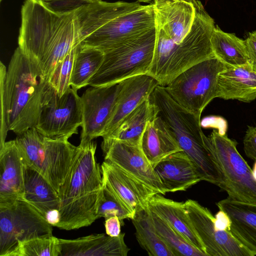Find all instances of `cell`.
Segmentation results:
<instances>
[{
	"label": "cell",
	"mask_w": 256,
	"mask_h": 256,
	"mask_svg": "<svg viewBox=\"0 0 256 256\" xmlns=\"http://www.w3.org/2000/svg\"><path fill=\"white\" fill-rule=\"evenodd\" d=\"M155 44L148 74L166 86L192 66L214 56V19L199 0H154Z\"/></svg>",
	"instance_id": "1"
},
{
	"label": "cell",
	"mask_w": 256,
	"mask_h": 256,
	"mask_svg": "<svg viewBox=\"0 0 256 256\" xmlns=\"http://www.w3.org/2000/svg\"><path fill=\"white\" fill-rule=\"evenodd\" d=\"M18 47L48 80L56 65L80 43L74 12H60L46 0H25Z\"/></svg>",
	"instance_id": "2"
},
{
	"label": "cell",
	"mask_w": 256,
	"mask_h": 256,
	"mask_svg": "<svg viewBox=\"0 0 256 256\" xmlns=\"http://www.w3.org/2000/svg\"><path fill=\"white\" fill-rule=\"evenodd\" d=\"M74 12L81 45L104 52L155 27L152 4L93 0Z\"/></svg>",
	"instance_id": "3"
},
{
	"label": "cell",
	"mask_w": 256,
	"mask_h": 256,
	"mask_svg": "<svg viewBox=\"0 0 256 256\" xmlns=\"http://www.w3.org/2000/svg\"><path fill=\"white\" fill-rule=\"evenodd\" d=\"M96 144L78 146L74 162L58 195L60 221L57 228L70 230L91 225L98 219L97 211L103 187L101 166L96 162Z\"/></svg>",
	"instance_id": "4"
},
{
	"label": "cell",
	"mask_w": 256,
	"mask_h": 256,
	"mask_svg": "<svg viewBox=\"0 0 256 256\" xmlns=\"http://www.w3.org/2000/svg\"><path fill=\"white\" fill-rule=\"evenodd\" d=\"M48 82L18 46L10 60L4 82L8 128L19 134L36 127Z\"/></svg>",
	"instance_id": "5"
},
{
	"label": "cell",
	"mask_w": 256,
	"mask_h": 256,
	"mask_svg": "<svg viewBox=\"0 0 256 256\" xmlns=\"http://www.w3.org/2000/svg\"><path fill=\"white\" fill-rule=\"evenodd\" d=\"M158 108L180 148L194 164L202 180L217 186L223 177L216 159L204 140L200 121L181 106L170 96L164 86H158L150 97Z\"/></svg>",
	"instance_id": "6"
},
{
	"label": "cell",
	"mask_w": 256,
	"mask_h": 256,
	"mask_svg": "<svg viewBox=\"0 0 256 256\" xmlns=\"http://www.w3.org/2000/svg\"><path fill=\"white\" fill-rule=\"evenodd\" d=\"M15 140L24 164L42 175L58 193L72 164L78 146L70 142L67 138L46 137L36 127L18 134Z\"/></svg>",
	"instance_id": "7"
},
{
	"label": "cell",
	"mask_w": 256,
	"mask_h": 256,
	"mask_svg": "<svg viewBox=\"0 0 256 256\" xmlns=\"http://www.w3.org/2000/svg\"><path fill=\"white\" fill-rule=\"evenodd\" d=\"M155 38L154 27L104 52L102 64L88 86H108L148 74L153 59Z\"/></svg>",
	"instance_id": "8"
},
{
	"label": "cell",
	"mask_w": 256,
	"mask_h": 256,
	"mask_svg": "<svg viewBox=\"0 0 256 256\" xmlns=\"http://www.w3.org/2000/svg\"><path fill=\"white\" fill-rule=\"evenodd\" d=\"M204 141L214 154L223 177L219 188L228 194V198L256 205V176L238 152L237 142L225 132L214 130L204 135Z\"/></svg>",
	"instance_id": "9"
},
{
	"label": "cell",
	"mask_w": 256,
	"mask_h": 256,
	"mask_svg": "<svg viewBox=\"0 0 256 256\" xmlns=\"http://www.w3.org/2000/svg\"><path fill=\"white\" fill-rule=\"evenodd\" d=\"M226 68L213 56L189 68L164 87L176 102L200 120L204 108L217 98L218 76Z\"/></svg>",
	"instance_id": "10"
},
{
	"label": "cell",
	"mask_w": 256,
	"mask_h": 256,
	"mask_svg": "<svg viewBox=\"0 0 256 256\" xmlns=\"http://www.w3.org/2000/svg\"><path fill=\"white\" fill-rule=\"evenodd\" d=\"M52 227L23 199L0 206V256H12L24 241L52 236Z\"/></svg>",
	"instance_id": "11"
},
{
	"label": "cell",
	"mask_w": 256,
	"mask_h": 256,
	"mask_svg": "<svg viewBox=\"0 0 256 256\" xmlns=\"http://www.w3.org/2000/svg\"><path fill=\"white\" fill-rule=\"evenodd\" d=\"M82 123L81 98L71 86L60 96L49 84L42 100L36 127L43 136L52 138H70L78 133Z\"/></svg>",
	"instance_id": "12"
},
{
	"label": "cell",
	"mask_w": 256,
	"mask_h": 256,
	"mask_svg": "<svg viewBox=\"0 0 256 256\" xmlns=\"http://www.w3.org/2000/svg\"><path fill=\"white\" fill-rule=\"evenodd\" d=\"M186 212L208 256H252L227 229H222L211 212L197 201L184 202Z\"/></svg>",
	"instance_id": "13"
},
{
	"label": "cell",
	"mask_w": 256,
	"mask_h": 256,
	"mask_svg": "<svg viewBox=\"0 0 256 256\" xmlns=\"http://www.w3.org/2000/svg\"><path fill=\"white\" fill-rule=\"evenodd\" d=\"M124 80L112 84L91 86L81 98L82 123L80 145L84 146L102 136L112 114Z\"/></svg>",
	"instance_id": "14"
},
{
	"label": "cell",
	"mask_w": 256,
	"mask_h": 256,
	"mask_svg": "<svg viewBox=\"0 0 256 256\" xmlns=\"http://www.w3.org/2000/svg\"><path fill=\"white\" fill-rule=\"evenodd\" d=\"M104 160H108L157 194L165 195L162 184L140 146L118 140L102 141Z\"/></svg>",
	"instance_id": "15"
},
{
	"label": "cell",
	"mask_w": 256,
	"mask_h": 256,
	"mask_svg": "<svg viewBox=\"0 0 256 256\" xmlns=\"http://www.w3.org/2000/svg\"><path fill=\"white\" fill-rule=\"evenodd\" d=\"M100 166L103 182L134 216L147 208L150 200L158 194L108 160H104Z\"/></svg>",
	"instance_id": "16"
},
{
	"label": "cell",
	"mask_w": 256,
	"mask_h": 256,
	"mask_svg": "<svg viewBox=\"0 0 256 256\" xmlns=\"http://www.w3.org/2000/svg\"><path fill=\"white\" fill-rule=\"evenodd\" d=\"M24 164L15 140L0 147V206L22 199Z\"/></svg>",
	"instance_id": "17"
},
{
	"label": "cell",
	"mask_w": 256,
	"mask_h": 256,
	"mask_svg": "<svg viewBox=\"0 0 256 256\" xmlns=\"http://www.w3.org/2000/svg\"><path fill=\"white\" fill-rule=\"evenodd\" d=\"M160 85L148 74L134 76L124 80L123 86L111 118L102 137H108L121 121L145 100L149 98Z\"/></svg>",
	"instance_id": "18"
},
{
	"label": "cell",
	"mask_w": 256,
	"mask_h": 256,
	"mask_svg": "<svg viewBox=\"0 0 256 256\" xmlns=\"http://www.w3.org/2000/svg\"><path fill=\"white\" fill-rule=\"evenodd\" d=\"M154 168L166 193L185 191L202 180L196 166L182 150L168 156Z\"/></svg>",
	"instance_id": "19"
},
{
	"label": "cell",
	"mask_w": 256,
	"mask_h": 256,
	"mask_svg": "<svg viewBox=\"0 0 256 256\" xmlns=\"http://www.w3.org/2000/svg\"><path fill=\"white\" fill-rule=\"evenodd\" d=\"M229 220L228 230L251 254L256 256V205L228 198L216 203Z\"/></svg>",
	"instance_id": "20"
},
{
	"label": "cell",
	"mask_w": 256,
	"mask_h": 256,
	"mask_svg": "<svg viewBox=\"0 0 256 256\" xmlns=\"http://www.w3.org/2000/svg\"><path fill=\"white\" fill-rule=\"evenodd\" d=\"M124 233L112 237L106 234H92L73 240L60 238V256H126L130 248Z\"/></svg>",
	"instance_id": "21"
},
{
	"label": "cell",
	"mask_w": 256,
	"mask_h": 256,
	"mask_svg": "<svg viewBox=\"0 0 256 256\" xmlns=\"http://www.w3.org/2000/svg\"><path fill=\"white\" fill-rule=\"evenodd\" d=\"M217 98L250 102L256 99V65L226 66L218 78Z\"/></svg>",
	"instance_id": "22"
},
{
	"label": "cell",
	"mask_w": 256,
	"mask_h": 256,
	"mask_svg": "<svg viewBox=\"0 0 256 256\" xmlns=\"http://www.w3.org/2000/svg\"><path fill=\"white\" fill-rule=\"evenodd\" d=\"M140 147L153 167L168 156L182 150L159 114L148 124L142 136Z\"/></svg>",
	"instance_id": "23"
},
{
	"label": "cell",
	"mask_w": 256,
	"mask_h": 256,
	"mask_svg": "<svg viewBox=\"0 0 256 256\" xmlns=\"http://www.w3.org/2000/svg\"><path fill=\"white\" fill-rule=\"evenodd\" d=\"M148 206L151 212L168 222L192 245L206 254L187 214L184 202L175 201L158 194L150 200Z\"/></svg>",
	"instance_id": "24"
},
{
	"label": "cell",
	"mask_w": 256,
	"mask_h": 256,
	"mask_svg": "<svg viewBox=\"0 0 256 256\" xmlns=\"http://www.w3.org/2000/svg\"><path fill=\"white\" fill-rule=\"evenodd\" d=\"M24 180L22 199L30 204L44 218L49 212L59 210L60 200L58 192L42 175L25 164Z\"/></svg>",
	"instance_id": "25"
},
{
	"label": "cell",
	"mask_w": 256,
	"mask_h": 256,
	"mask_svg": "<svg viewBox=\"0 0 256 256\" xmlns=\"http://www.w3.org/2000/svg\"><path fill=\"white\" fill-rule=\"evenodd\" d=\"M158 106L150 98L145 100L121 121L114 132L102 141L118 140L140 146L148 124L157 116Z\"/></svg>",
	"instance_id": "26"
},
{
	"label": "cell",
	"mask_w": 256,
	"mask_h": 256,
	"mask_svg": "<svg viewBox=\"0 0 256 256\" xmlns=\"http://www.w3.org/2000/svg\"><path fill=\"white\" fill-rule=\"evenodd\" d=\"M215 57L226 66H236L250 62L245 40L234 34L223 31L216 25L210 38Z\"/></svg>",
	"instance_id": "27"
},
{
	"label": "cell",
	"mask_w": 256,
	"mask_h": 256,
	"mask_svg": "<svg viewBox=\"0 0 256 256\" xmlns=\"http://www.w3.org/2000/svg\"><path fill=\"white\" fill-rule=\"evenodd\" d=\"M132 220L136 240L149 256H175L158 232L148 206L136 214Z\"/></svg>",
	"instance_id": "28"
},
{
	"label": "cell",
	"mask_w": 256,
	"mask_h": 256,
	"mask_svg": "<svg viewBox=\"0 0 256 256\" xmlns=\"http://www.w3.org/2000/svg\"><path fill=\"white\" fill-rule=\"evenodd\" d=\"M104 53L94 48L77 45L70 78V86L78 90L88 85L102 64Z\"/></svg>",
	"instance_id": "29"
},
{
	"label": "cell",
	"mask_w": 256,
	"mask_h": 256,
	"mask_svg": "<svg viewBox=\"0 0 256 256\" xmlns=\"http://www.w3.org/2000/svg\"><path fill=\"white\" fill-rule=\"evenodd\" d=\"M150 212L158 232L175 256H207L205 253L192 245L168 222Z\"/></svg>",
	"instance_id": "30"
},
{
	"label": "cell",
	"mask_w": 256,
	"mask_h": 256,
	"mask_svg": "<svg viewBox=\"0 0 256 256\" xmlns=\"http://www.w3.org/2000/svg\"><path fill=\"white\" fill-rule=\"evenodd\" d=\"M61 249L56 236L36 238L20 243L12 256H60Z\"/></svg>",
	"instance_id": "31"
},
{
	"label": "cell",
	"mask_w": 256,
	"mask_h": 256,
	"mask_svg": "<svg viewBox=\"0 0 256 256\" xmlns=\"http://www.w3.org/2000/svg\"><path fill=\"white\" fill-rule=\"evenodd\" d=\"M97 216L98 218H104L105 220L111 216H117L121 222L124 219L132 220L134 216V214L104 182L98 204Z\"/></svg>",
	"instance_id": "32"
},
{
	"label": "cell",
	"mask_w": 256,
	"mask_h": 256,
	"mask_svg": "<svg viewBox=\"0 0 256 256\" xmlns=\"http://www.w3.org/2000/svg\"><path fill=\"white\" fill-rule=\"evenodd\" d=\"M77 45L56 65L48 80L49 84L60 96L71 86L70 78Z\"/></svg>",
	"instance_id": "33"
},
{
	"label": "cell",
	"mask_w": 256,
	"mask_h": 256,
	"mask_svg": "<svg viewBox=\"0 0 256 256\" xmlns=\"http://www.w3.org/2000/svg\"><path fill=\"white\" fill-rule=\"evenodd\" d=\"M6 68L4 64L0 62V147L6 142L7 134L9 130L8 128L6 118V110L4 92V82L6 74Z\"/></svg>",
	"instance_id": "34"
},
{
	"label": "cell",
	"mask_w": 256,
	"mask_h": 256,
	"mask_svg": "<svg viewBox=\"0 0 256 256\" xmlns=\"http://www.w3.org/2000/svg\"><path fill=\"white\" fill-rule=\"evenodd\" d=\"M48 5L60 12H74L78 7L93 0H46Z\"/></svg>",
	"instance_id": "35"
},
{
	"label": "cell",
	"mask_w": 256,
	"mask_h": 256,
	"mask_svg": "<svg viewBox=\"0 0 256 256\" xmlns=\"http://www.w3.org/2000/svg\"><path fill=\"white\" fill-rule=\"evenodd\" d=\"M243 144L246 155L256 161V125L248 127L244 138Z\"/></svg>",
	"instance_id": "36"
},
{
	"label": "cell",
	"mask_w": 256,
	"mask_h": 256,
	"mask_svg": "<svg viewBox=\"0 0 256 256\" xmlns=\"http://www.w3.org/2000/svg\"><path fill=\"white\" fill-rule=\"evenodd\" d=\"M120 224L121 222L117 216H111L105 220L106 234L112 237L118 236L121 234Z\"/></svg>",
	"instance_id": "37"
},
{
	"label": "cell",
	"mask_w": 256,
	"mask_h": 256,
	"mask_svg": "<svg viewBox=\"0 0 256 256\" xmlns=\"http://www.w3.org/2000/svg\"><path fill=\"white\" fill-rule=\"evenodd\" d=\"M245 42L249 56L250 62L256 65V32H248Z\"/></svg>",
	"instance_id": "38"
},
{
	"label": "cell",
	"mask_w": 256,
	"mask_h": 256,
	"mask_svg": "<svg viewBox=\"0 0 256 256\" xmlns=\"http://www.w3.org/2000/svg\"><path fill=\"white\" fill-rule=\"evenodd\" d=\"M138 2H145L150 4L154 0H136Z\"/></svg>",
	"instance_id": "39"
},
{
	"label": "cell",
	"mask_w": 256,
	"mask_h": 256,
	"mask_svg": "<svg viewBox=\"0 0 256 256\" xmlns=\"http://www.w3.org/2000/svg\"></svg>",
	"instance_id": "40"
}]
</instances>
